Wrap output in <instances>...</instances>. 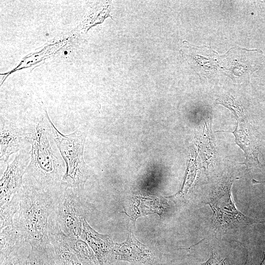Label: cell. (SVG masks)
<instances>
[{
    "label": "cell",
    "instance_id": "1",
    "mask_svg": "<svg viewBox=\"0 0 265 265\" xmlns=\"http://www.w3.org/2000/svg\"><path fill=\"white\" fill-rule=\"evenodd\" d=\"M45 115V119L29 125L32 133L31 158L23 183L51 190L60 187L66 166L55 148L46 109Z\"/></svg>",
    "mask_w": 265,
    "mask_h": 265
},
{
    "label": "cell",
    "instance_id": "2",
    "mask_svg": "<svg viewBox=\"0 0 265 265\" xmlns=\"http://www.w3.org/2000/svg\"><path fill=\"white\" fill-rule=\"evenodd\" d=\"M60 187L46 190L23 183L18 191V216L13 225L30 246L50 242L49 220Z\"/></svg>",
    "mask_w": 265,
    "mask_h": 265
},
{
    "label": "cell",
    "instance_id": "3",
    "mask_svg": "<svg viewBox=\"0 0 265 265\" xmlns=\"http://www.w3.org/2000/svg\"><path fill=\"white\" fill-rule=\"evenodd\" d=\"M48 119L53 139L66 166L61 186L80 192L89 176L83 159L86 133L79 130L68 134H63L56 128L49 115Z\"/></svg>",
    "mask_w": 265,
    "mask_h": 265
},
{
    "label": "cell",
    "instance_id": "4",
    "mask_svg": "<svg viewBox=\"0 0 265 265\" xmlns=\"http://www.w3.org/2000/svg\"><path fill=\"white\" fill-rule=\"evenodd\" d=\"M234 180L229 179L215 188L206 203L212 209L213 223L216 230L226 231L235 227L265 222L249 218L237 209L232 199L231 187Z\"/></svg>",
    "mask_w": 265,
    "mask_h": 265
},
{
    "label": "cell",
    "instance_id": "5",
    "mask_svg": "<svg viewBox=\"0 0 265 265\" xmlns=\"http://www.w3.org/2000/svg\"><path fill=\"white\" fill-rule=\"evenodd\" d=\"M80 192L61 186L51 216L67 236L80 237L84 218Z\"/></svg>",
    "mask_w": 265,
    "mask_h": 265
},
{
    "label": "cell",
    "instance_id": "6",
    "mask_svg": "<svg viewBox=\"0 0 265 265\" xmlns=\"http://www.w3.org/2000/svg\"><path fill=\"white\" fill-rule=\"evenodd\" d=\"M218 101L219 104L233 112L237 120V126L234 131H217L215 132H230L234 134L236 143L245 155V160L242 164L249 167L258 163L257 141L252 134L251 126L244 115L241 105L232 96L219 99Z\"/></svg>",
    "mask_w": 265,
    "mask_h": 265
},
{
    "label": "cell",
    "instance_id": "7",
    "mask_svg": "<svg viewBox=\"0 0 265 265\" xmlns=\"http://www.w3.org/2000/svg\"><path fill=\"white\" fill-rule=\"evenodd\" d=\"M0 120V159L7 162L11 155L31 149L32 133L30 126H18L1 115Z\"/></svg>",
    "mask_w": 265,
    "mask_h": 265
},
{
    "label": "cell",
    "instance_id": "8",
    "mask_svg": "<svg viewBox=\"0 0 265 265\" xmlns=\"http://www.w3.org/2000/svg\"><path fill=\"white\" fill-rule=\"evenodd\" d=\"M30 150L21 151L12 162H6V169L0 181V206L10 201L22 187L24 176L30 161Z\"/></svg>",
    "mask_w": 265,
    "mask_h": 265
},
{
    "label": "cell",
    "instance_id": "9",
    "mask_svg": "<svg viewBox=\"0 0 265 265\" xmlns=\"http://www.w3.org/2000/svg\"><path fill=\"white\" fill-rule=\"evenodd\" d=\"M116 261H126L146 265H158L159 260L148 246L139 242L134 237L132 229L126 241L114 244L111 264Z\"/></svg>",
    "mask_w": 265,
    "mask_h": 265
},
{
    "label": "cell",
    "instance_id": "10",
    "mask_svg": "<svg viewBox=\"0 0 265 265\" xmlns=\"http://www.w3.org/2000/svg\"><path fill=\"white\" fill-rule=\"evenodd\" d=\"M224 66L236 77H249L251 74L262 65L264 56L259 49L248 50L241 48H232L224 55Z\"/></svg>",
    "mask_w": 265,
    "mask_h": 265
},
{
    "label": "cell",
    "instance_id": "11",
    "mask_svg": "<svg viewBox=\"0 0 265 265\" xmlns=\"http://www.w3.org/2000/svg\"><path fill=\"white\" fill-rule=\"evenodd\" d=\"M80 237L91 248L101 265H111L114 243L108 236L95 231L84 218Z\"/></svg>",
    "mask_w": 265,
    "mask_h": 265
},
{
    "label": "cell",
    "instance_id": "12",
    "mask_svg": "<svg viewBox=\"0 0 265 265\" xmlns=\"http://www.w3.org/2000/svg\"><path fill=\"white\" fill-rule=\"evenodd\" d=\"M48 231L49 240L54 248L58 265H82L66 242L64 234L52 218H50Z\"/></svg>",
    "mask_w": 265,
    "mask_h": 265
},
{
    "label": "cell",
    "instance_id": "13",
    "mask_svg": "<svg viewBox=\"0 0 265 265\" xmlns=\"http://www.w3.org/2000/svg\"><path fill=\"white\" fill-rule=\"evenodd\" d=\"M197 53L192 55L195 71L203 77L215 74L219 68H224V59L210 47L203 46L195 49Z\"/></svg>",
    "mask_w": 265,
    "mask_h": 265
},
{
    "label": "cell",
    "instance_id": "14",
    "mask_svg": "<svg viewBox=\"0 0 265 265\" xmlns=\"http://www.w3.org/2000/svg\"><path fill=\"white\" fill-rule=\"evenodd\" d=\"M0 261L11 254L19 251L22 246L27 243L22 234L14 225L0 230Z\"/></svg>",
    "mask_w": 265,
    "mask_h": 265
},
{
    "label": "cell",
    "instance_id": "15",
    "mask_svg": "<svg viewBox=\"0 0 265 265\" xmlns=\"http://www.w3.org/2000/svg\"><path fill=\"white\" fill-rule=\"evenodd\" d=\"M25 265H58L51 242L31 246Z\"/></svg>",
    "mask_w": 265,
    "mask_h": 265
},
{
    "label": "cell",
    "instance_id": "16",
    "mask_svg": "<svg viewBox=\"0 0 265 265\" xmlns=\"http://www.w3.org/2000/svg\"><path fill=\"white\" fill-rule=\"evenodd\" d=\"M64 238L82 265H101L93 250L80 237H69L64 234Z\"/></svg>",
    "mask_w": 265,
    "mask_h": 265
},
{
    "label": "cell",
    "instance_id": "17",
    "mask_svg": "<svg viewBox=\"0 0 265 265\" xmlns=\"http://www.w3.org/2000/svg\"><path fill=\"white\" fill-rule=\"evenodd\" d=\"M132 204L133 214L135 218L152 213L161 214L163 209L161 203L156 197H135Z\"/></svg>",
    "mask_w": 265,
    "mask_h": 265
},
{
    "label": "cell",
    "instance_id": "18",
    "mask_svg": "<svg viewBox=\"0 0 265 265\" xmlns=\"http://www.w3.org/2000/svg\"><path fill=\"white\" fill-rule=\"evenodd\" d=\"M19 195L15 193L8 202L0 206V229L13 226V217L19 209Z\"/></svg>",
    "mask_w": 265,
    "mask_h": 265
},
{
    "label": "cell",
    "instance_id": "19",
    "mask_svg": "<svg viewBox=\"0 0 265 265\" xmlns=\"http://www.w3.org/2000/svg\"><path fill=\"white\" fill-rule=\"evenodd\" d=\"M27 256H22L19 251L15 252L0 261V265H25Z\"/></svg>",
    "mask_w": 265,
    "mask_h": 265
},
{
    "label": "cell",
    "instance_id": "20",
    "mask_svg": "<svg viewBox=\"0 0 265 265\" xmlns=\"http://www.w3.org/2000/svg\"><path fill=\"white\" fill-rule=\"evenodd\" d=\"M203 265H225L224 260L218 261L215 258L214 254L211 256V258Z\"/></svg>",
    "mask_w": 265,
    "mask_h": 265
},
{
    "label": "cell",
    "instance_id": "21",
    "mask_svg": "<svg viewBox=\"0 0 265 265\" xmlns=\"http://www.w3.org/2000/svg\"><path fill=\"white\" fill-rule=\"evenodd\" d=\"M252 183L253 184H257L258 183H265V181H257V180H255L254 179H253L252 180Z\"/></svg>",
    "mask_w": 265,
    "mask_h": 265
}]
</instances>
